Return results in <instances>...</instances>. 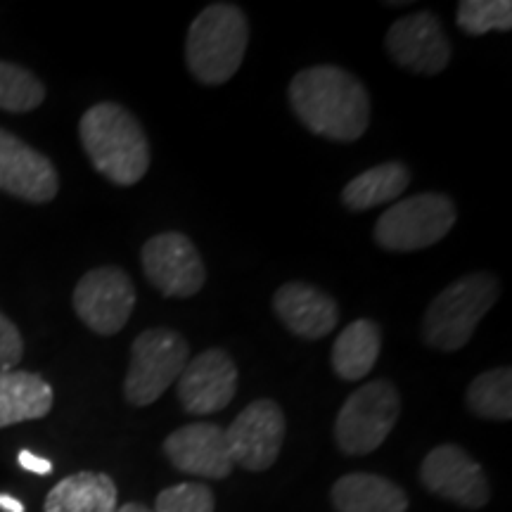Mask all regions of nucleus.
Instances as JSON below:
<instances>
[{"mask_svg":"<svg viewBox=\"0 0 512 512\" xmlns=\"http://www.w3.org/2000/svg\"><path fill=\"white\" fill-rule=\"evenodd\" d=\"M290 105L320 138L354 143L370 124V95L347 69L316 64L290 81Z\"/></svg>","mask_w":512,"mask_h":512,"instance_id":"f257e3e1","label":"nucleus"},{"mask_svg":"<svg viewBox=\"0 0 512 512\" xmlns=\"http://www.w3.org/2000/svg\"><path fill=\"white\" fill-rule=\"evenodd\" d=\"M79 136L95 171L114 185H136L150 169V143L124 105H93L79 121Z\"/></svg>","mask_w":512,"mask_h":512,"instance_id":"f03ea898","label":"nucleus"},{"mask_svg":"<svg viewBox=\"0 0 512 512\" xmlns=\"http://www.w3.org/2000/svg\"><path fill=\"white\" fill-rule=\"evenodd\" d=\"M249 46V22L238 5L214 3L190 24L185 62L204 86H221L238 74Z\"/></svg>","mask_w":512,"mask_h":512,"instance_id":"7ed1b4c3","label":"nucleus"},{"mask_svg":"<svg viewBox=\"0 0 512 512\" xmlns=\"http://www.w3.org/2000/svg\"><path fill=\"white\" fill-rule=\"evenodd\" d=\"M501 297V283L491 273H470L441 290L427 306L422 342L437 351H460L477 325Z\"/></svg>","mask_w":512,"mask_h":512,"instance_id":"20e7f679","label":"nucleus"},{"mask_svg":"<svg viewBox=\"0 0 512 512\" xmlns=\"http://www.w3.org/2000/svg\"><path fill=\"white\" fill-rule=\"evenodd\" d=\"M456 219L458 211L451 197L422 192L384 211L375 223V242L387 252H418L444 240Z\"/></svg>","mask_w":512,"mask_h":512,"instance_id":"39448f33","label":"nucleus"},{"mask_svg":"<svg viewBox=\"0 0 512 512\" xmlns=\"http://www.w3.org/2000/svg\"><path fill=\"white\" fill-rule=\"evenodd\" d=\"M401 413V396L389 380H373L344 401L335 420V441L347 456H368L387 441Z\"/></svg>","mask_w":512,"mask_h":512,"instance_id":"423d86ee","label":"nucleus"},{"mask_svg":"<svg viewBox=\"0 0 512 512\" xmlns=\"http://www.w3.org/2000/svg\"><path fill=\"white\" fill-rule=\"evenodd\" d=\"M190 361L188 342L169 328H152L133 339L131 366L124 380V396L131 406L155 403L171 384L178 382Z\"/></svg>","mask_w":512,"mask_h":512,"instance_id":"0eeeda50","label":"nucleus"},{"mask_svg":"<svg viewBox=\"0 0 512 512\" xmlns=\"http://www.w3.org/2000/svg\"><path fill=\"white\" fill-rule=\"evenodd\" d=\"M136 285L119 266H100L88 271L74 290V311L81 323L102 337L117 335L136 306Z\"/></svg>","mask_w":512,"mask_h":512,"instance_id":"6e6552de","label":"nucleus"},{"mask_svg":"<svg viewBox=\"0 0 512 512\" xmlns=\"http://www.w3.org/2000/svg\"><path fill=\"white\" fill-rule=\"evenodd\" d=\"M285 413L271 399H256L223 430L233 465L264 472L280 456L285 439Z\"/></svg>","mask_w":512,"mask_h":512,"instance_id":"1a4fd4ad","label":"nucleus"},{"mask_svg":"<svg viewBox=\"0 0 512 512\" xmlns=\"http://www.w3.org/2000/svg\"><path fill=\"white\" fill-rule=\"evenodd\" d=\"M140 264L164 297L188 299L204 287L207 271L192 240L183 233H159L143 245Z\"/></svg>","mask_w":512,"mask_h":512,"instance_id":"9d476101","label":"nucleus"},{"mask_svg":"<svg viewBox=\"0 0 512 512\" xmlns=\"http://www.w3.org/2000/svg\"><path fill=\"white\" fill-rule=\"evenodd\" d=\"M420 482L434 496L463 508H484L491 498L484 467L456 444H441L427 453L420 465Z\"/></svg>","mask_w":512,"mask_h":512,"instance_id":"9b49d317","label":"nucleus"},{"mask_svg":"<svg viewBox=\"0 0 512 512\" xmlns=\"http://www.w3.org/2000/svg\"><path fill=\"white\" fill-rule=\"evenodd\" d=\"M384 46L399 67L415 74H439L451 60L444 27L439 17L427 10L396 19L387 31Z\"/></svg>","mask_w":512,"mask_h":512,"instance_id":"f8f14e48","label":"nucleus"},{"mask_svg":"<svg viewBox=\"0 0 512 512\" xmlns=\"http://www.w3.org/2000/svg\"><path fill=\"white\" fill-rule=\"evenodd\" d=\"M238 392V366L226 349H207L188 361L178 377V401L190 415L228 408Z\"/></svg>","mask_w":512,"mask_h":512,"instance_id":"ddd939ff","label":"nucleus"},{"mask_svg":"<svg viewBox=\"0 0 512 512\" xmlns=\"http://www.w3.org/2000/svg\"><path fill=\"white\" fill-rule=\"evenodd\" d=\"M0 190L34 204L55 200L60 190L53 162L5 128H0Z\"/></svg>","mask_w":512,"mask_h":512,"instance_id":"4468645a","label":"nucleus"},{"mask_svg":"<svg viewBox=\"0 0 512 512\" xmlns=\"http://www.w3.org/2000/svg\"><path fill=\"white\" fill-rule=\"evenodd\" d=\"M164 456L176 470L204 479H223L235 467L223 427L211 422H192L171 432L164 441Z\"/></svg>","mask_w":512,"mask_h":512,"instance_id":"2eb2a0df","label":"nucleus"},{"mask_svg":"<svg viewBox=\"0 0 512 512\" xmlns=\"http://www.w3.org/2000/svg\"><path fill=\"white\" fill-rule=\"evenodd\" d=\"M273 311L292 335L309 342L328 337L339 320L335 299L306 283H287L280 287L273 294Z\"/></svg>","mask_w":512,"mask_h":512,"instance_id":"dca6fc26","label":"nucleus"},{"mask_svg":"<svg viewBox=\"0 0 512 512\" xmlns=\"http://www.w3.org/2000/svg\"><path fill=\"white\" fill-rule=\"evenodd\" d=\"M337 512H406L408 496L399 484L370 472H351L332 486Z\"/></svg>","mask_w":512,"mask_h":512,"instance_id":"f3484780","label":"nucleus"},{"mask_svg":"<svg viewBox=\"0 0 512 512\" xmlns=\"http://www.w3.org/2000/svg\"><path fill=\"white\" fill-rule=\"evenodd\" d=\"M119 491L110 475L76 472L48 491L43 512H117Z\"/></svg>","mask_w":512,"mask_h":512,"instance_id":"a211bd4d","label":"nucleus"},{"mask_svg":"<svg viewBox=\"0 0 512 512\" xmlns=\"http://www.w3.org/2000/svg\"><path fill=\"white\" fill-rule=\"evenodd\" d=\"M53 408V387L36 373H0V430L46 418Z\"/></svg>","mask_w":512,"mask_h":512,"instance_id":"6ab92c4d","label":"nucleus"},{"mask_svg":"<svg viewBox=\"0 0 512 512\" xmlns=\"http://www.w3.org/2000/svg\"><path fill=\"white\" fill-rule=\"evenodd\" d=\"M382 351V330L375 320L358 318L339 332L332 347L330 363L339 380H363L375 368Z\"/></svg>","mask_w":512,"mask_h":512,"instance_id":"aec40b11","label":"nucleus"},{"mask_svg":"<svg viewBox=\"0 0 512 512\" xmlns=\"http://www.w3.org/2000/svg\"><path fill=\"white\" fill-rule=\"evenodd\" d=\"M411 183V171L401 162H384L358 174L342 190V204L349 211H368L387 204L406 192Z\"/></svg>","mask_w":512,"mask_h":512,"instance_id":"412c9836","label":"nucleus"},{"mask_svg":"<svg viewBox=\"0 0 512 512\" xmlns=\"http://www.w3.org/2000/svg\"><path fill=\"white\" fill-rule=\"evenodd\" d=\"M467 408L486 420L512 418V373L510 368H494L477 375L467 389Z\"/></svg>","mask_w":512,"mask_h":512,"instance_id":"4be33fe9","label":"nucleus"},{"mask_svg":"<svg viewBox=\"0 0 512 512\" xmlns=\"http://www.w3.org/2000/svg\"><path fill=\"white\" fill-rule=\"evenodd\" d=\"M46 100V86L19 64L0 60V110L24 114Z\"/></svg>","mask_w":512,"mask_h":512,"instance_id":"5701e85b","label":"nucleus"},{"mask_svg":"<svg viewBox=\"0 0 512 512\" xmlns=\"http://www.w3.org/2000/svg\"><path fill=\"white\" fill-rule=\"evenodd\" d=\"M458 27L470 36H484L489 31L512 29V3L510 0H463L456 15Z\"/></svg>","mask_w":512,"mask_h":512,"instance_id":"b1692460","label":"nucleus"},{"mask_svg":"<svg viewBox=\"0 0 512 512\" xmlns=\"http://www.w3.org/2000/svg\"><path fill=\"white\" fill-rule=\"evenodd\" d=\"M214 491L207 484L183 482L157 496L155 512H214Z\"/></svg>","mask_w":512,"mask_h":512,"instance_id":"393cba45","label":"nucleus"},{"mask_svg":"<svg viewBox=\"0 0 512 512\" xmlns=\"http://www.w3.org/2000/svg\"><path fill=\"white\" fill-rule=\"evenodd\" d=\"M24 339L19 335L17 325L0 311V373H8L22 361Z\"/></svg>","mask_w":512,"mask_h":512,"instance_id":"a878e982","label":"nucleus"},{"mask_svg":"<svg viewBox=\"0 0 512 512\" xmlns=\"http://www.w3.org/2000/svg\"><path fill=\"white\" fill-rule=\"evenodd\" d=\"M17 460L24 470L34 472V475H50V472H53V463H50L48 458L36 456V453H31V451H19Z\"/></svg>","mask_w":512,"mask_h":512,"instance_id":"bb28decb","label":"nucleus"},{"mask_svg":"<svg viewBox=\"0 0 512 512\" xmlns=\"http://www.w3.org/2000/svg\"><path fill=\"white\" fill-rule=\"evenodd\" d=\"M0 510L5 512H24V505L8 494H0Z\"/></svg>","mask_w":512,"mask_h":512,"instance_id":"cd10ccee","label":"nucleus"},{"mask_svg":"<svg viewBox=\"0 0 512 512\" xmlns=\"http://www.w3.org/2000/svg\"><path fill=\"white\" fill-rule=\"evenodd\" d=\"M117 512H152V510L145 508V505H140V503H124V505H119Z\"/></svg>","mask_w":512,"mask_h":512,"instance_id":"c85d7f7f","label":"nucleus"}]
</instances>
